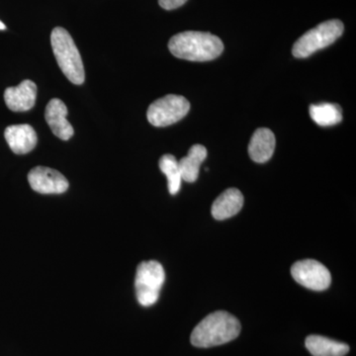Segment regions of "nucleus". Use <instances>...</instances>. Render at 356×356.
Returning a JSON list of instances; mask_svg holds the SVG:
<instances>
[{
	"instance_id": "obj_17",
	"label": "nucleus",
	"mask_w": 356,
	"mask_h": 356,
	"mask_svg": "<svg viewBox=\"0 0 356 356\" xmlns=\"http://www.w3.org/2000/svg\"><path fill=\"white\" fill-rule=\"evenodd\" d=\"M159 168L168 178V191L175 195L179 192L182 181L177 159L172 154H165L159 159Z\"/></svg>"
},
{
	"instance_id": "obj_1",
	"label": "nucleus",
	"mask_w": 356,
	"mask_h": 356,
	"mask_svg": "<svg viewBox=\"0 0 356 356\" xmlns=\"http://www.w3.org/2000/svg\"><path fill=\"white\" fill-rule=\"evenodd\" d=\"M168 49L175 57L191 62H208L219 57L224 44L219 37L207 32L186 31L170 40Z\"/></svg>"
},
{
	"instance_id": "obj_5",
	"label": "nucleus",
	"mask_w": 356,
	"mask_h": 356,
	"mask_svg": "<svg viewBox=\"0 0 356 356\" xmlns=\"http://www.w3.org/2000/svg\"><path fill=\"white\" fill-rule=\"evenodd\" d=\"M165 280V269L159 261L140 262L135 280L136 294L140 305L151 307L156 303Z\"/></svg>"
},
{
	"instance_id": "obj_12",
	"label": "nucleus",
	"mask_w": 356,
	"mask_h": 356,
	"mask_svg": "<svg viewBox=\"0 0 356 356\" xmlns=\"http://www.w3.org/2000/svg\"><path fill=\"white\" fill-rule=\"evenodd\" d=\"M275 149V136L267 128L255 131L248 145V154L255 163H264L271 159Z\"/></svg>"
},
{
	"instance_id": "obj_15",
	"label": "nucleus",
	"mask_w": 356,
	"mask_h": 356,
	"mask_svg": "<svg viewBox=\"0 0 356 356\" xmlns=\"http://www.w3.org/2000/svg\"><path fill=\"white\" fill-rule=\"evenodd\" d=\"M306 348L313 356H344L350 351L348 344L314 334L307 337Z\"/></svg>"
},
{
	"instance_id": "obj_18",
	"label": "nucleus",
	"mask_w": 356,
	"mask_h": 356,
	"mask_svg": "<svg viewBox=\"0 0 356 356\" xmlns=\"http://www.w3.org/2000/svg\"><path fill=\"white\" fill-rule=\"evenodd\" d=\"M186 1L187 0H159V3L165 10H173L184 6Z\"/></svg>"
},
{
	"instance_id": "obj_10",
	"label": "nucleus",
	"mask_w": 356,
	"mask_h": 356,
	"mask_svg": "<svg viewBox=\"0 0 356 356\" xmlns=\"http://www.w3.org/2000/svg\"><path fill=\"white\" fill-rule=\"evenodd\" d=\"M67 106L58 98H54L48 103L44 112V119L53 131L54 135L63 140H70L74 134V128L67 121Z\"/></svg>"
},
{
	"instance_id": "obj_19",
	"label": "nucleus",
	"mask_w": 356,
	"mask_h": 356,
	"mask_svg": "<svg viewBox=\"0 0 356 356\" xmlns=\"http://www.w3.org/2000/svg\"><path fill=\"white\" fill-rule=\"evenodd\" d=\"M6 26L3 24V22L2 21H0V30H6Z\"/></svg>"
},
{
	"instance_id": "obj_11",
	"label": "nucleus",
	"mask_w": 356,
	"mask_h": 356,
	"mask_svg": "<svg viewBox=\"0 0 356 356\" xmlns=\"http://www.w3.org/2000/svg\"><path fill=\"white\" fill-rule=\"evenodd\" d=\"M4 137L11 151L16 154L30 153L38 142L36 132L28 124L9 126L4 131Z\"/></svg>"
},
{
	"instance_id": "obj_9",
	"label": "nucleus",
	"mask_w": 356,
	"mask_h": 356,
	"mask_svg": "<svg viewBox=\"0 0 356 356\" xmlns=\"http://www.w3.org/2000/svg\"><path fill=\"white\" fill-rule=\"evenodd\" d=\"M37 86L29 79L4 91L7 107L13 112L29 111L36 103Z\"/></svg>"
},
{
	"instance_id": "obj_3",
	"label": "nucleus",
	"mask_w": 356,
	"mask_h": 356,
	"mask_svg": "<svg viewBox=\"0 0 356 356\" xmlns=\"http://www.w3.org/2000/svg\"><path fill=\"white\" fill-rule=\"evenodd\" d=\"M51 44L58 67L65 76L70 83L83 84L86 79L83 60L70 33L64 28H55L51 31Z\"/></svg>"
},
{
	"instance_id": "obj_14",
	"label": "nucleus",
	"mask_w": 356,
	"mask_h": 356,
	"mask_svg": "<svg viewBox=\"0 0 356 356\" xmlns=\"http://www.w3.org/2000/svg\"><path fill=\"white\" fill-rule=\"evenodd\" d=\"M207 158V149L202 145H194L189 149L188 154L178 161L182 180L195 182L199 177L201 163Z\"/></svg>"
},
{
	"instance_id": "obj_13",
	"label": "nucleus",
	"mask_w": 356,
	"mask_h": 356,
	"mask_svg": "<svg viewBox=\"0 0 356 356\" xmlns=\"http://www.w3.org/2000/svg\"><path fill=\"white\" fill-rule=\"evenodd\" d=\"M243 206L242 192L236 188H229L218 196L212 206V215L218 221L235 216Z\"/></svg>"
},
{
	"instance_id": "obj_16",
	"label": "nucleus",
	"mask_w": 356,
	"mask_h": 356,
	"mask_svg": "<svg viewBox=\"0 0 356 356\" xmlns=\"http://www.w3.org/2000/svg\"><path fill=\"white\" fill-rule=\"evenodd\" d=\"M312 120L322 127L337 125L343 120V110L334 103H320L310 106Z\"/></svg>"
},
{
	"instance_id": "obj_2",
	"label": "nucleus",
	"mask_w": 356,
	"mask_h": 356,
	"mask_svg": "<svg viewBox=\"0 0 356 356\" xmlns=\"http://www.w3.org/2000/svg\"><path fill=\"white\" fill-rule=\"evenodd\" d=\"M241 329L238 318L228 312H214L196 325L191 334V343L202 348L222 346L236 339Z\"/></svg>"
},
{
	"instance_id": "obj_6",
	"label": "nucleus",
	"mask_w": 356,
	"mask_h": 356,
	"mask_svg": "<svg viewBox=\"0 0 356 356\" xmlns=\"http://www.w3.org/2000/svg\"><path fill=\"white\" fill-rule=\"evenodd\" d=\"M191 110V103L184 96L168 95L149 105L147 120L154 127H166L184 118Z\"/></svg>"
},
{
	"instance_id": "obj_7",
	"label": "nucleus",
	"mask_w": 356,
	"mask_h": 356,
	"mask_svg": "<svg viewBox=\"0 0 356 356\" xmlns=\"http://www.w3.org/2000/svg\"><path fill=\"white\" fill-rule=\"evenodd\" d=\"M291 274L299 284L314 291H324L332 282L329 269L315 259L295 262L291 267Z\"/></svg>"
},
{
	"instance_id": "obj_4",
	"label": "nucleus",
	"mask_w": 356,
	"mask_h": 356,
	"mask_svg": "<svg viewBox=\"0 0 356 356\" xmlns=\"http://www.w3.org/2000/svg\"><path fill=\"white\" fill-rule=\"evenodd\" d=\"M344 26L341 20L325 21L309 30L294 44L292 54L295 58H305L314 53L334 44L343 35Z\"/></svg>"
},
{
	"instance_id": "obj_8",
	"label": "nucleus",
	"mask_w": 356,
	"mask_h": 356,
	"mask_svg": "<svg viewBox=\"0 0 356 356\" xmlns=\"http://www.w3.org/2000/svg\"><path fill=\"white\" fill-rule=\"evenodd\" d=\"M33 191L41 194H62L69 188L67 178L53 168L36 166L28 175Z\"/></svg>"
}]
</instances>
